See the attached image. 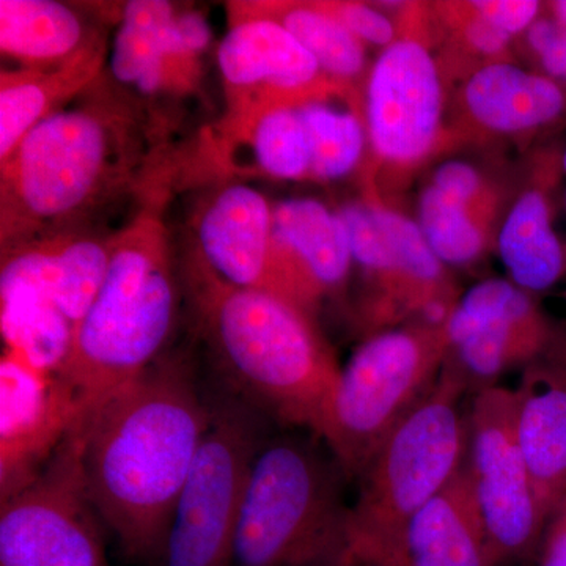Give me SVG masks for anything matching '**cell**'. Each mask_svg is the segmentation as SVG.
Listing matches in <instances>:
<instances>
[{
	"instance_id": "obj_9",
	"label": "cell",
	"mask_w": 566,
	"mask_h": 566,
	"mask_svg": "<svg viewBox=\"0 0 566 566\" xmlns=\"http://www.w3.org/2000/svg\"><path fill=\"white\" fill-rule=\"evenodd\" d=\"M465 468L485 527L491 566L535 560L545 520L521 450L515 389L474 395Z\"/></svg>"
},
{
	"instance_id": "obj_28",
	"label": "cell",
	"mask_w": 566,
	"mask_h": 566,
	"mask_svg": "<svg viewBox=\"0 0 566 566\" xmlns=\"http://www.w3.org/2000/svg\"><path fill=\"white\" fill-rule=\"evenodd\" d=\"M300 111L311 142V177L335 181L354 172L368 137L359 115L331 106L327 99L304 104Z\"/></svg>"
},
{
	"instance_id": "obj_20",
	"label": "cell",
	"mask_w": 566,
	"mask_h": 566,
	"mask_svg": "<svg viewBox=\"0 0 566 566\" xmlns=\"http://www.w3.org/2000/svg\"><path fill=\"white\" fill-rule=\"evenodd\" d=\"M106 39L99 36L70 61L51 66H21L0 73V163L29 133L69 106L103 76Z\"/></svg>"
},
{
	"instance_id": "obj_4",
	"label": "cell",
	"mask_w": 566,
	"mask_h": 566,
	"mask_svg": "<svg viewBox=\"0 0 566 566\" xmlns=\"http://www.w3.org/2000/svg\"><path fill=\"white\" fill-rule=\"evenodd\" d=\"M158 189L112 237L109 271L98 296L74 327L59 375L76 398L80 428L115 390L158 363L177 318V277Z\"/></svg>"
},
{
	"instance_id": "obj_23",
	"label": "cell",
	"mask_w": 566,
	"mask_h": 566,
	"mask_svg": "<svg viewBox=\"0 0 566 566\" xmlns=\"http://www.w3.org/2000/svg\"><path fill=\"white\" fill-rule=\"evenodd\" d=\"M497 249L510 281L524 292H546L564 277L566 245L554 229L546 188L535 186L517 197L502 223Z\"/></svg>"
},
{
	"instance_id": "obj_3",
	"label": "cell",
	"mask_w": 566,
	"mask_h": 566,
	"mask_svg": "<svg viewBox=\"0 0 566 566\" xmlns=\"http://www.w3.org/2000/svg\"><path fill=\"white\" fill-rule=\"evenodd\" d=\"M185 282L202 333L238 389L282 423L319 438L342 368L311 314L277 294L229 285L191 256Z\"/></svg>"
},
{
	"instance_id": "obj_1",
	"label": "cell",
	"mask_w": 566,
	"mask_h": 566,
	"mask_svg": "<svg viewBox=\"0 0 566 566\" xmlns=\"http://www.w3.org/2000/svg\"><path fill=\"white\" fill-rule=\"evenodd\" d=\"M210 420L188 367L163 356L76 428L88 497L129 560L161 564Z\"/></svg>"
},
{
	"instance_id": "obj_31",
	"label": "cell",
	"mask_w": 566,
	"mask_h": 566,
	"mask_svg": "<svg viewBox=\"0 0 566 566\" xmlns=\"http://www.w3.org/2000/svg\"><path fill=\"white\" fill-rule=\"evenodd\" d=\"M357 40L364 44L386 48L395 43L397 29L386 13L360 2H323Z\"/></svg>"
},
{
	"instance_id": "obj_22",
	"label": "cell",
	"mask_w": 566,
	"mask_h": 566,
	"mask_svg": "<svg viewBox=\"0 0 566 566\" xmlns=\"http://www.w3.org/2000/svg\"><path fill=\"white\" fill-rule=\"evenodd\" d=\"M463 102L488 132L527 134L556 125L566 115V87L539 71L491 62L471 74Z\"/></svg>"
},
{
	"instance_id": "obj_11",
	"label": "cell",
	"mask_w": 566,
	"mask_h": 566,
	"mask_svg": "<svg viewBox=\"0 0 566 566\" xmlns=\"http://www.w3.org/2000/svg\"><path fill=\"white\" fill-rule=\"evenodd\" d=\"M557 333L531 293L505 279H486L471 286L450 314L444 365L475 395L497 386L510 368L531 364Z\"/></svg>"
},
{
	"instance_id": "obj_21",
	"label": "cell",
	"mask_w": 566,
	"mask_h": 566,
	"mask_svg": "<svg viewBox=\"0 0 566 566\" xmlns=\"http://www.w3.org/2000/svg\"><path fill=\"white\" fill-rule=\"evenodd\" d=\"M397 566H491L485 527L465 463L409 520Z\"/></svg>"
},
{
	"instance_id": "obj_18",
	"label": "cell",
	"mask_w": 566,
	"mask_h": 566,
	"mask_svg": "<svg viewBox=\"0 0 566 566\" xmlns=\"http://www.w3.org/2000/svg\"><path fill=\"white\" fill-rule=\"evenodd\" d=\"M515 394L517 439L546 524L566 495V333L524 367Z\"/></svg>"
},
{
	"instance_id": "obj_35",
	"label": "cell",
	"mask_w": 566,
	"mask_h": 566,
	"mask_svg": "<svg viewBox=\"0 0 566 566\" xmlns=\"http://www.w3.org/2000/svg\"><path fill=\"white\" fill-rule=\"evenodd\" d=\"M463 35L465 43L472 50L486 55V57H497V55L504 54L513 39L509 33L491 24L490 21L483 20L474 11H472V17L464 22Z\"/></svg>"
},
{
	"instance_id": "obj_7",
	"label": "cell",
	"mask_w": 566,
	"mask_h": 566,
	"mask_svg": "<svg viewBox=\"0 0 566 566\" xmlns=\"http://www.w3.org/2000/svg\"><path fill=\"white\" fill-rule=\"evenodd\" d=\"M447 356L446 327L370 335L342 368L322 436L346 479L359 480L379 447L433 389Z\"/></svg>"
},
{
	"instance_id": "obj_14",
	"label": "cell",
	"mask_w": 566,
	"mask_h": 566,
	"mask_svg": "<svg viewBox=\"0 0 566 566\" xmlns=\"http://www.w3.org/2000/svg\"><path fill=\"white\" fill-rule=\"evenodd\" d=\"M444 92L438 63L420 41L400 39L382 50L368 74L365 128L382 161L411 166L441 134Z\"/></svg>"
},
{
	"instance_id": "obj_15",
	"label": "cell",
	"mask_w": 566,
	"mask_h": 566,
	"mask_svg": "<svg viewBox=\"0 0 566 566\" xmlns=\"http://www.w3.org/2000/svg\"><path fill=\"white\" fill-rule=\"evenodd\" d=\"M73 390L6 349L0 360V499L11 497L46 468L76 423Z\"/></svg>"
},
{
	"instance_id": "obj_25",
	"label": "cell",
	"mask_w": 566,
	"mask_h": 566,
	"mask_svg": "<svg viewBox=\"0 0 566 566\" xmlns=\"http://www.w3.org/2000/svg\"><path fill=\"white\" fill-rule=\"evenodd\" d=\"M229 21L268 18L283 25L314 55L319 69L337 85L364 73L365 44L356 39L323 2H229Z\"/></svg>"
},
{
	"instance_id": "obj_6",
	"label": "cell",
	"mask_w": 566,
	"mask_h": 566,
	"mask_svg": "<svg viewBox=\"0 0 566 566\" xmlns=\"http://www.w3.org/2000/svg\"><path fill=\"white\" fill-rule=\"evenodd\" d=\"M465 394L444 365L433 389L379 447L357 480L349 553L397 566L409 520L449 485L468 458Z\"/></svg>"
},
{
	"instance_id": "obj_10",
	"label": "cell",
	"mask_w": 566,
	"mask_h": 566,
	"mask_svg": "<svg viewBox=\"0 0 566 566\" xmlns=\"http://www.w3.org/2000/svg\"><path fill=\"white\" fill-rule=\"evenodd\" d=\"M82 453L84 436L70 431L40 475L2 501L0 566H107Z\"/></svg>"
},
{
	"instance_id": "obj_13",
	"label": "cell",
	"mask_w": 566,
	"mask_h": 566,
	"mask_svg": "<svg viewBox=\"0 0 566 566\" xmlns=\"http://www.w3.org/2000/svg\"><path fill=\"white\" fill-rule=\"evenodd\" d=\"M211 39L200 11L166 0H133L123 6L112 41L111 81L137 102L193 95Z\"/></svg>"
},
{
	"instance_id": "obj_32",
	"label": "cell",
	"mask_w": 566,
	"mask_h": 566,
	"mask_svg": "<svg viewBox=\"0 0 566 566\" xmlns=\"http://www.w3.org/2000/svg\"><path fill=\"white\" fill-rule=\"evenodd\" d=\"M469 9L510 36L526 33L542 14L543 3L535 0H475Z\"/></svg>"
},
{
	"instance_id": "obj_17",
	"label": "cell",
	"mask_w": 566,
	"mask_h": 566,
	"mask_svg": "<svg viewBox=\"0 0 566 566\" xmlns=\"http://www.w3.org/2000/svg\"><path fill=\"white\" fill-rule=\"evenodd\" d=\"M273 259L281 296L308 314L345 285L354 263L340 216L311 197L274 205Z\"/></svg>"
},
{
	"instance_id": "obj_8",
	"label": "cell",
	"mask_w": 566,
	"mask_h": 566,
	"mask_svg": "<svg viewBox=\"0 0 566 566\" xmlns=\"http://www.w3.org/2000/svg\"><path fill=\"white\" fill-rule=\"evenodd\" d=\"M263 442L241 405L211 409L159 566H232L234 531L253 458Z\"/></svg>"
},
{
	"instance_id": "obj_37",
	"label": "cell",
	"mask_w": 566,
	"mask_h": 566,
	"mask_svg": "<svg viewBox=\"0 0 566 566\" xmlns=\"http://www.w3.org/2000/svg\"><path fill=\"white\" fill-rule=\"evenodd\" d=\"M560 164H562V170H564V174H566V145L564 147V150H562Z\"/></svg>"
},
{
	"instance_id": "obj_19",
	"label": "cell",
	"mask_w": 566,
	"mask_h": 566,
	"mask_svg": "<svg viewBox=\"0 0 566 566\" xmlns=\"http://www.w3.org/2000/svg\"><path fill=\"white\" fill-rule=\"evenodd\" d=\"M111 244L112 237L81 230L54 234L3 251L0 274L39 286L76 327L106 281Z\"/></svg>"
},
{
	"instance_id": "obj_36",
	"label": "cell",
	"mask_w": 566,
	"mask_h": 566,
	"mask_svg": "<svg viewBox=\"0 0 566 566\" xmlns=\"http://www.w3.org/2000/svg\"><path fill=\"white\" fill-rule=\"evenodd\" d=\"M337 566H394L389 564H385V562L375 560V558H367L356 556V554L349 553L346 549L344 557L340 558Z\"/></svg>"
},
{
	"instance_id": "obj_29",
	"label": "cell",
	"mask_w": 566,
	"mask_h": 566,
	"mask_svg": "<svg viewBox=\"0 0 566 566\" xmlns=\"http://www.w3.org/2000/svg\"><path fill=\"white\" fill-rule=\"evenodd\" d=\"M474 205L428 185L420 193L419 226L431 251L442 264L464 266L475 262L485 249V232L474 216Z\"/></svg>"
},
{
	"instance_id": "obj_2",
	"label": "cell",
	"mask_w": 566,
	"mask_h": 566,
	"mask_svg": "<svg viewBox=\"0 0 566 566\" xmlns=\"http://www.w3.org/2000/svg\"><path fill=\"white\" fill-rule=\"evenodd\" d=\"M150 133L142 103L103 76L36 125L0 163L2 252L80 230L132 189L150 156Z\"/></svg>"
},
{
	"instance_id": "obj_26",
	"label": "cell",
	"mask_w": 566,
	"mask_h": 566,
	"mask_svg": "<svg viewBox=\"0 0 566 566\" xmlns=\"http://www.w3.org/2000/svg\"><path fill=\"white\" fill-rule=\"evenodd\" d=\"M0 326L6 349L20 354L40 370H62L74 326L39 286L0 274Z\"/></svg>"
},
{
	"instance_id": "obj_38",
	"label": "cell",
	"mask_w": 566,
	"mask_h": 566,
	"mask_svg": "<svg viewBox=\"0 0 566 566\" xmlns=\"http://www.w3.org/2000/svg\"><path fill=\"white\" fill-rule=\"evenodd\" d=\"M342 557H344V556H342ZM342 557H340V558H342ZM340 558H338V560H337V562H334V564H331V565H327V566H337V565H338V562H340Z\"/></svg>"
},
{
	"instance_id": "obj_34",
	"label": "cell",
	"mask_w": 566,
	"mask_h": 566,
	"mask_svg": "<svg viewBox=\"0 0 566 566\" xmlns=\"http://www.w3.org/2000/svg\"><path fill=\"white\" fill-rule=\"evenodd\" d=\"M535 562L536 566H566V495L547 516Z\"/></svg>"
},
{
	"instance_id": "obj_24",
	"label": "cell",
	"mask_w": 566,
	"mask_h": 566,
	"mask_svg": "<svg viewBox=\"0 0 566 566\" xmlns=\"http://www.w3.org/2000/svg\"><path fill=\"white\" fill-rule=\"evenodd\" d=\"M99 36L69 3L0 0V50L22 66L70 61Z\"/></svg>"
},
{
	"instance_id": "obj_5",
	"label": "cell",
	"mask_w": 566,
	"mask_h": 566,
	"mask_svg": "<svg viewBox=\"0 0 566 566\" xmlns=\"http://www.w3.org/2000/svg\"><path fill=\"white\" fill-rule=\"evenodd\" d=\"M344 469L316 442L283 436L253 458L232 566H327L348 549Z\"/></svg>"
},
{
	"instance_id": "obj_12",
	"label": "cell",
	"mask_w": 566,
	"mask_h": 566,
	"mask_svg": "<svg viewBox=\"0 0 566 566\" xmlns=\"http://www.w3.org/2000/svg\"><path fill=\"white\" fill-rule=\"evenodd\" d=\"M216 57L227 106L221 133L264 111L327 99L342 88L292 33L268 18L229 21Z\"/></svg>"
},
{
	"instance_id": "obj_27",
	"label": "cell",
	"mask_w": 566,
	"mask_h": 566,
	"mask_svg": "<svg viewBox=\"0 0 566 566\" xmlns=\"http://www.w3.org/2000/svg\"><path fill=\"white\" fill-rule=\"evenodd\" d=\"M219 134L226 156L243 148L249 151L245 174L253 170L275 180L311 177V142L297 106L264 111L240 128Z\"/></svg>"
},
{
	"instance_id": "obj_33",
	"label": "cell",
	"mask_w": 566,
	"mask_h": 566,
	"mask_svg": "<svg viewBox=\"0 0 566 566\" xmlns=\"http://www.w3.org/2000/svg\"><path fill=\"white\" fill-rule=\"evenodd\" d=\"M430 185L447 196L455 197L461 202L469 205L479 202L483 192V181L479 170L460 159L442 163L434 170Z\"/></svg>"
},
{
	"instance_id": "obj_16",
	"label": "cell",
	"mask_w": 566,
	"mask_h": 566,
	"mask_svg": "<svg viewBox=\"0 0 566 566\" xmlns=\"http://www.w3.org/2000/svg\"><path fill=\"white\" fill-rule=\"evenodd\" d=\"M273 210L252 186L221 182L205 197L193 219L196 252L191 259L229 285L279 296Z\"/></svg>"
},
{
	"instance_id": "obj_30",
	"label": "cell",
	"mask_w": 566,
	"mask_h": 566,
	"mask_svg": "<svg viewBox=\"0 0 566 566\" xmlns=\"http://www.w3.org/2000/svg\"><path fill=\"white\" fill-rule=\"evenodd\" d=\"M524 35L539 73L566 87V0L546 3Z\"/></svg>"
}]
</instances>
